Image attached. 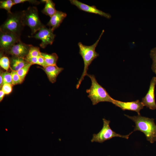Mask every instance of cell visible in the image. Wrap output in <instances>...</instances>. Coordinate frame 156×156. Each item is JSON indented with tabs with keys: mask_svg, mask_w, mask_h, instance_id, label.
<instances>
[{
	"mask_svg": "<svg viewBox=\"0 0 156 156\" xmlns=\"http://www.w3.org/2000/svg\"><path fill=\"white\" fill-rule=\"evenodd\" d=\"M55 36V35L53 33V31L51 28H48L44 26L34 35L29 36V37L41 40L42 42L40 46L41 48H44L48 45H51L53 44Z\"/></svg>",
	"mask_w": 156,
	"mask_h": 156,
	"instance_id": "cell-7",
	"label": "cell"
},
{
	"mask_svg": "<svg viewBox=\"0 0 156 156\" xmlns=\"http://www.w3.org/2000/svg\"><path fill=\"white\" fill-rule=\"evenodd\" d=\"M123 110H129L136 112L138 115H140V111L144 105L139 100L129 102H124L114 99L112 103Z\"/></svg>",
	"mask_w": 156,
	"mask_h": 156,
	"instance_id": "cell-11",
	"label": "cell"
},
{
	"mask_svg": "<svg viewBox=\"0 0 156 156\" xmlns=\"http://www.w3.org/2000/svg\"><path fill=\"white\" fill-rule=\"evenodd\" d=\"M66 16L65 13L57 10L55 14L51 17L47 25L53 31L60 26Z\"/></svg>",
	"mask_w": 156,
	"mask_h": 156,
	"instance_id": "cell-14",
	"label": "cell"
},
{
	"mask_svg": "<svg viewBox=\"0 0 156 156\" xmlns=\"http://www.w3.org/2000/svg\"><path fill=\"white\" fill-rule=\"evenodd\" d=\"M11 74L13 85L21 83L20 78L17 74V71H12Z\"/></svg>",
	"mask_w": 156,
	"mask_h": 156,
	"instance_id": "cell-24",
	"label": "cell"
},
{
	"mask_svg": "<svg viewBox=\"0 0 156 156\" xmlns=\"http://www.w3.org/2000/svg\"><path fill=\"white\" fill-rule=\"evenodd\" d=\"M43 67L46 66L44 58L41 55L38 57V64Z\"/></svg>",
	"mask_w": 156,
	"mask_h": 156,
	"instance_id": "cell-28",
	"label": "cell"
},
{
	"mask_svg": "<svg viewBox=\"0 0 156 156\" xmlns=\"http://www.w3.org/2000/svg\"><path fill=\"white\" fill-rule=\"evenodd\" d=\"M14 5L12 0H6L1 1H0V8L5 10L8 12V13L11 14V8Z\"/></svg>",
	"mask_w": 156,
	"mask_h": 156,
	"instance_id": "cell-18",
	"label": "cell"
},
{
	"mask_svg": "<svg viewBox=\"0 0 156 156\" xmlns=\"http://www.w3.org/2000/svg\"><path fill=\"white\" fill-rule=\"evenodd\" d=\"M104 32V30H103L98 39L91 45L86 46L83 44L81 42L78 43L79 49V53L83 59L84 67L82 75L76 85L77 89L79 88L85 76H87L89 66L92 61L99 56V54L95 51V49Z\"/></svg>",
	"mask_w": 156,
	"mask_h": 156,
	"instance_id": "cell-2",
	"label": "cell"
},
{
	"mask_svg": "<svg viewBox=\"0 0 156 156\" xmlns=\"http://www.w3.org/2000/svg\"><path fill=\"white\" fill-rule=\"evenodd\" d=\"M46 74L49 81L55 83L58 75L64 70V68L58 67L56 65L47 66L41 68Z\"/></svg>",
	"mask_w": 156,
	"mask_h": 156,
	"instance_id": "cell-13",
	"label": "cell"
},
{
	"mask_svg": "<svg viewBox=\"0 0 156 156\" xmlns=\"http://www.w3.org/2000/svg\"><path fill=\"white\" fill-rule=\"evenodd\" d=\"M22 21L24 26L27 25L31 29V35L35 34L44 26L41 22L38 10L35 7H29L22 11Z\"/></svg>",
	"mask_w": 156,
	"mask_h": 156,
	"instance_id": "cell-5",
	"label": "cell"
},
{
	"mask_svg": "<svg viewBox=\"0 0 156 156\" xmlns=\"http://www.w3.org/2000/svg\"><path fill=\"white\" fill-rule=\"evenodd\" d=\"M41 1L45 3L44 7L42 10V13L51 17L55 14L57 11L55 7V3L51 0Z\"/></svg>",
	"mask_w": 156,
	"mask_h": 156,
	"instance_id": "cell-16",
	"label": "cell"
},
{
	"mask_svg": "<svg viewBox=\"0 0 156 156\" xmlns=\"http://www.w3.org/2000/svg\"><path fill=\"white\" fill-rule=\"evenodd\" d=\"M1 73L3 79V85L5 84H9L12 85L11 73L7 71Z\"/></svg>",
	"mask_w": 156,
	"mask_h": 156,
	"instance_id": "cell-22",
	"label": "cell"
},
{
	"mask_svg": "<svg viewBox=\"0 0 156 156\" xmlns=\"http://www.w3.org/2000/svg\"><path fill=\"white\" fill-rule=\"evenodd\" d=\"M31 45L25 44L20 40L12 46L5 53L11 56L25 58Z\"/></svg>",
	"mask_w": 156,
	"mask_h": 156,
	"instance_id": "cell-10",
	"label": "cell"
},
{
	"mask_svg": "<svg viewBox=\"0 0 156 156\" xmlns=\"http://www.w3.org/2000/svg\"><path fill=\"white\" fill-rule=\"evenodd\" d=\"M156 85V77H154L151 81L148 90L145 97L142 99L141 101L144 106L152 110L156 109L155 96V89Z\"/></svg>",
	"mask_w": 156,
	"mask_h": 156,
	"instance_id": "cell-9",
	"label": "cell"
},
{
	"mask_svg": "<svg viewBox=\"0 0 156 156\" xmlns=\"http://www.w3.org/2000/svg\"><path fill=\"white\" fill-rule=\"evenodd\" d=\"M41 55V52L39 47H34L32 45L31 46L28 53L25 58L31 57H38Z\"/></svg>",
	"mask_w": 156,
	"mask_h": 156,
	"instance_id": "cell-19",
	"label": "cell"
},
{
	"mask_svg": "<svg viewBox=\"0 0 156 156\" xmlns=\"http://www.w3.org/2000/svg\"><path fill=\"white\" fill-rule=\"evenodd\" d=\"M3 79L1 75V73H0V88L1 87L2 88L3 86Z\"/></svg>",
	"mask_w": 156,
	"mask_h": 156,
	"instance_id": "cell-30",
	"label": "cell"
},
{
	"mask_svg": "<svg viewBox=\"0 0 156 156\" xmlns=\"http://www.w3.org/2000/svg\"><path fill=\"white\" fill-rule=\"evenodd\" d=\"M71 3L76 6L80 10L90 13L99 14L107 18H111V15L97 9L94 5L90 6L77 0H70Z\"/></svg>",
	"mask_w": 156,
	"mask_h": 156,
	"instance_id": "cell-12",
	"label": "cell"
},
{
	"mask_svg": "<svg viewBox=\"0 0 156 156\" xmlns=\"http://www.w3.org/2000/svg\"><path fill=\"white\" fill-rule=\"evenodd\" d=\"M103 125L101 131L97 134L93 135L92 142H96L102 143L115 137H119L128 139L132 132L126 135H123L116 133L109 126L110 121L105 118L103 119Z\"/></svg>",
	"mask_w": 156,
	"mask_h": 156,
	"instance_id": "cell-6",
	"label": "cell"
},
{
	"mask_svg": "<svg viewBox=\"0 0 156 156\" xmlns=\"http://www.w3.org/2000/svg\"><path fill=\"white\" fill-rule=\"evenodd\" d=\"M20 36L0 31V47L2 52L6 53L12 46L21 40Z\"/></svg>",
	"mask_w": 156,
	"mask_h": 156,
	"instance_id": "cell-8",
	"label": "cell"
},
{
	"mask_svg": "<svg viewBox=\"0 0 156 156\" xmlns=\"http://www.w3.org/2000/svg\"><path fill=\"white\" fill-rule=\"evenodd\" d=\"M26 61L32 65L38 64V57H31L28 58H25Z\"/></svg>",
	"mask_w": 156,
	"mask_h": 156,
	"instance_id": "cell-27",
	"label": "cell"
},
{
	"mask_svg": "<svg viewBox=\"0 0 156 156\" xmlns=\"http://www.w3.org/2000/svg\"><path fill=\"white\" fill-rule=\"evenodd\" d=\"M31 65V64L29 63L17 71V74L20 78L21 83L24 80L25 77Z\"/></svg>",
	"mask_w": 156,
	"mask_h": 156,
	"instance_id": "cell-20",
	"label": "cell"
},
{
	"mask_svg": "<svg viewBox=\"0 0 156 156\" xmlns=\"http://www.w3.org/2000/svg\"><path fill=\"white\" fill-rule=\"evenodd\" d=\"M14 5L20 3H22L26 2H28L32 4H38L40 2L36 0H12Z\"/></svg>",
	"mask_w": 156,
	"mask_h": 156,
	"instance_id": "cell-26",
	"label": "cell"
},
{
	"mask_svg": "<svg viewBox=\"0 0 156 156\" xmlns=\"http://www.w3.org/2000/svg\"><path fill=\"white\" fill-rule=\"evenodd\" d=\"M150 55L153 61L151 69L152 71L156 74V47L151 50Z\"/></svg>",
	"mask_w": 156,
	"mask_h": 156,
	"instance_id": "cell-21",
	"label": "cell"
},
{
	"mask_svg": "<svg viewBox=\"0 0 156 156\" xmlns=\"http://www.w3.org/2000/svg\"><path fill=\"white\" fill-rule=\"evenodd\" d=\"M5 94L2 90L0 91V101H1L4 97Z\"/></svg>",
	"mask_w": 156,
	"mask_h": 156,
	"instance_id": "cell-29",
	"label": "cell"
},
{
	"mask_svg": "<svg viewBox=\"0 0 156 156\" xmlns=\"http://www.w3.org/2000/svg\"><path fill=\"white\" fill-rule=\"evenodd\" d=\"M12 85L9 84H4L2 87V90L5 94H8L12 91Z\"/></svg>",
	"mask_w": 156,
	"mask_h": 156,
	"instance_id": "cell-25",
	"label": "cell"
},
{
	"mask_svg": "<svg viewBox=\"0 0 156 156\" xmlns=\"http://www.w3.org/2000/svg\"><path fill=\"white\" fill-rule=\"evenodd\" d=\"M87 76L90 79L91 86L86 90L88 94V97L91 100L93 105L101 102H107L112 103L114 99L109 94L105 88L97 82L95 76L93 75L88 74Z\"/></svg>",
	"mask_w": 156,
	"mask_h": 156,
	"instance_id": "cell-3",
	"label": "cell"
},
{
	"mask_svg": "<svg viewBox=\"0 0 156 156\" xmlns=\"http://www.w3.org/2000/svg\"><path fill=\"white\" fill-rule=\"evenodd\" d=\"M125 115L135 122V126L134 131H139L142 132L147 140L151 143L156 141V125L154 119L140 115L133 116Z\"/></svg>",
	"mask_w": 156,
	"mask_h": 156,
	"instance_id": "cell-1",
	"label": "cell"
},
{
	"mask_svg": "<svg viewBox=\"0 0 156 156\" xmlns=\"http://www.w3.org/2000/svg\"><path fill=\"white\" fill-rule=\"evenodd\" d=\"M0 66L3 69L7 71L10 68V61L7 57L3 56L0 59Z\"/></svg>",
	"mask_w": 156,
	"mask_h": 156,
	"instance_id": "cell-23",
	"label": "cell"
},
{
	"mask_svg": "<svg viewBox=\"0 0 156 156\" xmlns=\"http://www.w3.org/2000/svg\"><path fill=\"white\" fill-rule=\"evenodd\" d=\"M8 14L7 18L0 26V31L20 36L25 26L22 21V11Z\"/></svg>",
	"mask_w": 156,
	"mask_h": 156,
	"instance_id": "cell-4",
	"label": "cell"
},
{
	"mask_svg": "<svg viewBox=\"0 0 156 156\" xmlns=\"http://www.w3.org/2000/svg\"><path fill=\"white\" fill-rule=\"evenodd\" d=\"M10 68L12 71H18L29 63L25 58L12 55L9 58Z\"/></svg>",
	"mask_w": 156,
	"mask_h": 156,
	"instance_id": "cell-15",
	"label": "cell"
},
{
	"mask_svg": "<svg viewBox=\"0 0 156 156\" xmlns=\"http://www.w3.org/2000/svg\"><path fill=\"white\" fill-rule=\"evenodd\" d=\"M41 55L44 58L46 66L56 65L58 57L56 53L49 54L41 52Z\"/></svg>",
	"mask_w": 156,
	"mask_h": 156,
	"instance_id": "cell-17",
	"label": "cell"
}]
</instances>
